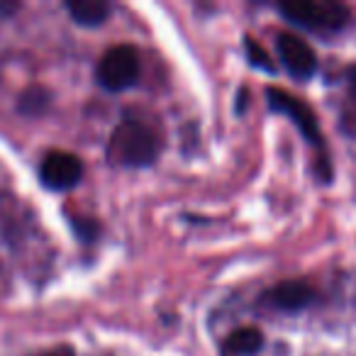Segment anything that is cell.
<instances>
[{
  "instance_id": "11",
  "label": "cell",
  "mask_w": 356,
  "mask_h": 356,
  "mask_svg": "<svg viewBox=\"0 0 356 356\" xmlns=\"http://www.w3.org/2000/svg\"><path fill=\"white\" fill-rule=\"evenodd\" d=\"M244 49H247V56H249V64L257 66V69L266 71V74H273L276 71V66H273V61L268 59V54L264 51V47L259 44L257 40H252V37H247V42H244Z\"/></svg>"
},
{
  "instance_id": "8",
  "label": "cell",
  "mask_w": 356,
  "mask_h": 356,
  "mask_svg": "<svg viewBox=\"0 0 356 356\" xmlns=\"http://www.w3.org/2000/svg\"><path fill=\"white\" fill-rule=\"evenodd\" d=\"M66 10H69L71 20L81 27H100L105 25V20L113 13V6L110 3H103V0H69L66 3Z\"/></svg>"
},
{
  "instance_id": "6",
  "label": "cell",
  "mask_w": 356,
  "mask_h": 356,
  "mask_svg": "<svg viewBox=\"0 0 356 356\" xmlns=\"http://www.w3.org/2000/svg\"><path fill=\"white\" fill-rule=\"evenodd\" d=\"M276 51L281 64L286 66V71L298 81H307L315 76L317 71V56L312 51V47L305 40H300L298 35L291 32H281L276 37Z\"/></svg>"
},
{
  "instance_id": "5",
  "label": "cell",
  "mask_w": 356,
  "mask_h": 356,
  "mask_svg": "<svg viewBox=\"0 0 356 356\" xmlns=\"http://www.w3.org/2000/svg\"><path fill=\"white\" fill-rule=\"evenodd\" d=\"M83 178V161L71 152H49L40 163V181L47 191L66 193Z\"/></svg>"
},
{
  "instance_id": "4",
  "label": "cell",
  "mask_w": 356,
  "mask_h": 356,
  "mask_svg": "<svg viewBox=\"0 0 356 356\" xmlns=\"http://www.w3.org/2000/svg\"><path fill=\"white\" fill-rule=\"evenodd\" d=\"M266 100H268V108H271L273 113L286 115V118L291 120L298 129H300V134L305 137V142L312 144V147L320 152V159L325 161V166H327L325 142H322L320 124H317V118H315V113H312L310 105H307L305 100L298 98V95L283 90V88H266ZM327 168H330V166H327Z\"/></svg>"
},
{
  "instance_id": "9",
  "label": "cell",
  "mask_w": 356,
  "mask_h": 356,
  "mask_svg": "<svg viewBox=\"0 0 356 356\" xmlns=\"http://www.w3.org/2000/svg\"><path fill=\"white\" fill-rule=\"evenodd\" d=\"M264 346V334L257 327H239L225 339V351L232 356H254Z\"/></svg>"
},
{
  "instance_id": "1",
  "label": "cell",
  "mask_w": 356,
  "mask_h": 356,
  "mask_svg": "<svg viewBox=\"0 0 356 356\" xmlns=\"http://www.w3.org/2000/svg\"><path fill=\"white\" fill-rule=\"evenodd\" d=\"M108 161L122 168L152 166L161 154V137L147 122L124 118L108 139Z\"/></svg>"
},
{
  "instance_id": "3",
  "label": "cell",
  "mask_w": 356,
  "mask_h": 356,
  "mask_svg": "<svg viewBox=\"0 0 356 356\" xmlns=\"http://www.w3.org/2000/svg\"><path fill=\"white\" fill-rule=\"evenodd\" d=\"M139 71H142L139 51L132 44H118L110 47L100 56L95 79H98L100 88H105L108 93H122V90L137 86Z\"/></svg>"
},
{
  "instance_id": "2",
  "label": "cell",
  "mask_w": 356,
  "mask_h": 356,
  "mask_svg": "<svg viewBox=\"0 0 356 356\" xmlns=\"http://www.w3.org/2000/svg\"><path fill=\"white\" fill-rule=\"evenodd\" d=\"M278 13L288 22L315 35H337L351 20L349 8L337 0H291V3H281Z\"/></svg>"
},
{
  "instance_id": "10",
  "label": "cell",
  "mask_w": 356,
  "mask_h": 356,
  "mask_svg": "<svg viewBox=\"0 0 356 356\" xmlns=\"http://www.w3.org/2000/svg\"><path fill=\"white\" fill-rule=\"evenodd\" d=\"M51 105V93L42 86H30L27 90H22L20 100H17V110L25 118H40L49 110Z\"/></svg>"
},
{
  "instance_id": "7",
  "label": "cell",
  "mask_w": 356,
  "mask_h": 356,
  "mask_svg": "<svg viewBox=\"0 0 356 356\" xmlns=\"http://www.w3.org/2000/svg\"><path fill=\"white\" fill-rule=\"evenodd\" d=\"M264 300L271 307H276V310L296 312L315 300V288L305 281H283L278 286H273L271 291H266Z\"/></svg>"
},
{
  "instance_id": "12",
  "label": "cell",
  "mask_w": 356,
  "mask_h": 356,
  "mask_svg": "<svg viewBox=\"0 0 356 356\" xmlns=\"http://www.w3.org/2000/svg\"><path fill=\"white\" fill-rule=\"evenodd\" d=\"M74 229L76 234H79L81 239H86V242H93L95 237H98V225L93 222V220H76L74 222Z\"/></svg>"
},
{
  "instance_id": "13",
  "label": "cell",
  "mask_w": 356,
  "mask_h": 356,
  "mask_svg": "<svg viewBox=\"0 0 356 356\" xmlns=\"http://www.w3.org/2000/svg\"><path fill=\"white\" fill-rule=\"evenodd\" d=\"M35 356H74L69 349H49L44 351V354H35Z\"/></svg>"
}]
</instances>
